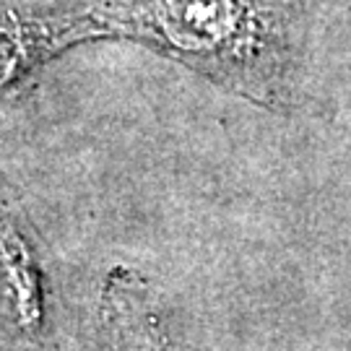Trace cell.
Segmentation results:
<instances>
[{
  "label": "cell",
  "mask_w": 351,
  "mask_h": 351,
  "mask_svg": "<svg viewBox=\"0 0 351 351\" xmlns=\"http://www.w3.org/2000/svg\"><path fill=\"white\" fill-rule=\"evenodd\" d=\"M71 29L63 11L42 16H11L0 13V91L34 71L52 52L71 45Z\"/></svg>",
  "instance_id": "277c9868"
},
{
  "label": "cell",
  "mask_w": 351,
  "mask_h": 351,
  "mask_svg": "<svg viewBox=\"0 0 351 351\" xmlns=\"http://www.w3.org/2000/svg\"><path fill=\"white\" fill-rule=\"evenodd\" d=\"M63 11L75 42L133 39L276 112L300 97L307 0H78Z\"/></svg>",
  "instance_id": "6da1fadb"
},
{
  "label": "cell",
  "mask_w": 351,
  "mask_h": 351,
  "mask_svg": "<svg viewBox=\"0 0 351 351\" xmlns=\"http://www.w3.org/2000/svg\"><path fill=\"white\" fill-rule=\"evenodd\" d=\"M94 351H182L159 294L128 265H114L104 276Z\"/></svg>",
  "instance_id": "3957f363"
},
{
  "label": "cell",
  "mask_w": 351,
  "mask_h": 351,
  "mask_svg": "<svg viewBox=\"0 0 351 351\" xmlns=\"http://www.w3.org/2000/svg\"><path fill=\"white\" fill-rule=\"evenodd\" d=\"M0 351H75L55 255L0 185Z\"/></svg>",
  "instance_id": "7a4b0ae2"
}]
</instances>
